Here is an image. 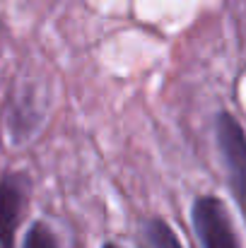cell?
Listing matches in <instances>:
<instances>
[{
  "instance_id": "1",
  "label": "cell",
  "mask_w": 246,
  "mask_h": 248,
  "mask_svg": "<svg viewBox=\"0 0 246 248\" xmlns=\"http://www.w3.org/2000/svg\"><path fill=\"white\" fill-rule=\"evenodd\" d=\"M191 217H193V227H196V234L203 248H239L232 219L222 200L213 195L198 198Z\"/></svg>"
},
{
  "instance_id": "2",
  "label": "cell",
  "mask_w": 246,
  "mask_h": 248,
  "mask_svg": "<svg viewBox=\"0 0 246 248\" xmlns=\"http://www.w3.org/2000/svg\"><path fill=\"white\" fill-rule=\"evenodd\" d=\"M217 142L227 164L232 188L246 207V135L230 113L217 116Z\"/></svg>"
},
{
  "instance_id": "3",
  "label": "cell",
  "mask_w": 246,
  "mask_h": 248,
  "mask_svg": "<svg viewBox=\"0 0 246 248\" xmlns=\"http://www.w3.org/2000/svg\"><path fill=\"white\" fill-rule=\"evenodd\" d=\"M27 181L19 173H7L0 178V244L2 248L15 246V232L24 210Z\"/></svg>"
},
{
  "instance_id": "4",
  "label": "cell",
  "mask_w": 246,
  "mask_h": 248,
  "mask_svg": "<svg viewBox=\"0 0 246 248\" xmlns=\"http://www.w3.org/2000/svg\"><path fill=\"white\" fill-rule=\"evenodd\" d=\"M145 248H181V241L162 219H150L145 227Z\"/></svg>"
},
{
  "instance_id": "5",
  "label": "cell",
  "mask_w": 246,
  "mask_h": 248,
  "mask_svg": "<svg viewBox=\"0 0 246 248\" xmlns=\"http://www.w3.org/2000/svg\"><path fill=\"white\" fill-rule=\"evenodd\" d=\"M24 248H58V246H56V236L51 234V229L39 222V224H34V227L27 232Z\"/></svg>"
},
{
  "instance_id": "6",
  "label": "cell",
  "mask_w": 246,
  "mask_h": 248,
  "mask_svg": "<svg viewBox=\"0 0 246 248\" xmlns=\"http://www.w3.org/2000/svg\"><path fill=\"white\" fill-rule=\"evenodd\" d=\"M104 248H121V246H116V244H104Z\"/></svg>"
}]
</instances>
